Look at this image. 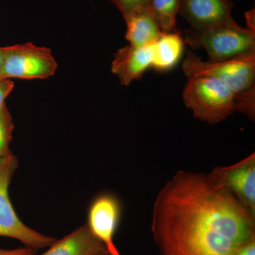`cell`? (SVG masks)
I'll return each instance as SVG.
<instances>
[{"label": "cell", "mask_w": 255, "mask_h": 255, "mask_svg": "<svg viewBox=\"0 0 255 255\" xmlns=\"http://www.w3.org/2000/svg\"><path fill=\"white\" fill-rule=\"evenodd\" d=\"M151 231L160 255H236L255 215L209 173L178 171L156 196Z\"/></svg>", "instance_id": "6da1fadb"}, {"label": "cell", "mask_w": 255, "mask_h": 255, "mask_svg": "<svg viewBox=\"0 0 255 255\" xmlns=\"http://www.w3.org/2000/svg\"><path fill=\"white\" fill-rule=\"evenodd\" d=\"M187 78L206 75L221 80L236 98V112L255 115V51L222 61H204L188 52L182 65Z\"/></svg>", "instance_id": "7a4b0ae2"}, {"label": "cell", "mask_w": 255, "mask_h": 255, "mask_svg": "<svg viewBox=\"0 0 255 255\" xmlns=\"http://www.w3.org/2000/svg\"><path fill=\"white\" fill-rule=\"evenodd\" d=\"M183 99L194 117L210 124L219 123L236 112L233 92L213 77L194 75L188 78Z\"/></svg>", "instance_id": "3957f363"}, {"label": "cell", "mask_w": 255, "mask_h": 255, "mask_svg": "<svg viewBox=\"0 0 255 255\" xmlns=\"http://www.w3.org/2000/svg\"><path fill=\"white\" fill-rule=\"evenodd\" d=\"M183 38L193 49L205 50L211 62L231 59L255 51L254 28L241 26L191 28L185 31Z\"/></svg>", "instance_id": "277c9868"}, {"label": "cell", "mask_w": 255, "mask_h": 255, "mask_svg": "<svg viewBox=\"0 0 255 255\" xmlns=\"http://www.w3.org/2000/svg\"><path fill=\"white\" fill-rule=\"evenodd\" d=\"M18 167L17 157L12 152L0 159V236L14 238L33 249L48 248L56 239L26 226L18 219L10 201L9 184Z\"/></svg>", "instance_id": "5b68a950"}, {"label": "cell", "mask_w": 255, "mask_h": 255, "mask_svg": "<svg viewBox=\"0 0 255 255\" xmlns=\"http://www.w3.org/2000/svg\"><path fill=\"white\" fill-rule=\"evenodd\" d=\"M57 68L50 48L29 42L5 47L1 79H47L55 75Z\"/></svg>", "instance_id": "8992f818"}, {"label": "cell", "mask_w": 255, "mask_h": 255, "mask_svg": "<svg viewBox=\"0 0 255 255\" xmlns=\"http://www.w3.org/2000/svg\"><path fill=\"white\" fill-rule=\"evenodd\" d=\"M209 174L255 215V152L237 163L216 167Z\"/></svg>", "instance_id": "52a82bcc"}, {"label": "cell", "mask_w": 255, "mask_h": 255, "mask_svg": "<svg viewBox=\"0 0 255 255\" xmlns=\"http://www.w3.org/2000/svg\"><path fill=\"white\" fill-rule=\"evenodd\" d=\"M122 205L115 196L104 194L96 198L89 209L87 227L103 243L111 255H121L114 237L122 217Z\"/></svg>", "instance_id": "ba28073f"}, {"label": "cell", "mask_w": 255, "mask_h": 255, "mask_svg": "<svg viewBox=\"0 0 255 255\" xmlns=\"http://www.w3.org/2000/svg\"><path fill=\"white\" fill-rule=\"evenodd\" d=\"M233 6L231 0H182L179 14L194 29L239 26L232 16Z\"/></svg>", "instance_id": "9c48e42d"}, {"label": "cell", "mask_w": 255, "mask_h": 255, "mask_svg": "<svg viewBox=\"0 0 255 255\" xmlns=\"http://www.w3.org/2000/svg\"><path fill=\"white\" fill-rule=\"evenodd\" d=\"M153 43L145 46L129 44L119 49L114 55L112 71L121 84L128 86L134 80L141 78L146 70L152 67Z\"/></svg>", "instance_id": "30bf717a"}, {"label": "cell", "mask_w": 255, "mask_h": 255, "mask_svg": "<svg viewBox=\"0 0 255 255\" xmlns=\"http://www.w3.org/2000/svg\"><path fill=\"white\" fill-rule=\"evenodd\" d=\"M108 253L102 242L94 236L87 224L68 236L55 241L41 255H102Z\"/></svg>", "instance_id": "8fae6325"}, {"label": "cell", "mask_w": 255, "mask_h": 255, "mask_svg": "<svg viewBox=\"0 0 255 255\" xmlns=\"http://www.w3.org/2000/svg\"><path fill=\"white\" fill-rule=\"evenodd\" d=\"M124 19L127 23L126 38L132 46L152 44L162 33L160 26L150 7L136 11Z\"/></svg>", "instance_id": "7c38bea8"}, {"label": "cell", "mask_w": 255, "mask_h": 255, "mask_svg": "<svg viewBox=\"0 0 255 255\" xmlns=\"http://www.w3.org/2000/svg\"><path fill=\"white\" fill-rule=\"evenodd\" d=\"M185 42L178 31L162 32L154 42L152 67L157 71H168L176 66L182 58Z\"/></svg>", "instance_id": "4fadbf2b"}, {"label": "cell", "mask_w": 255, "mask_h": 255, "mask_svg": "<svg viewBox=\"0 0 255 255\" xmlns=\"http://www.w3.org/2000/svg\"><path fill=\"white\" fill-rule=\"evenodd\" d=\"M181 3L182 0H150L149 7L162 31H177L176 21Z\"/></svg>", "instance_id": "5bb4252c"}, {"label": "cell", "mask_w": 255, "mask_h": 255, "mask_svg": "<svg viewBox=\"0 0 255 255\" xmlns=\"http://www.w3.org/2000/svg\"><path fill=\"white\" fill-rule=\"evenodd\" d=\"M14 128L12 117L6 105H4L0 109V159L11 152L9 144Z\"/></svg>", "instance_id": "9a60e30c"}, {"label": "cell", "mask_w": 255, "mask_h": 255, "mask_svg": "<svg viewBox=\"0 0 255 255\" xmlns=\"http://www.w3.org/2000/svg\"><path fill=\"white\" fill-rule=\"evenodd\" d=\"M119 9L124 18L140 10L149 8L150 0H110Z\"/></svg>", "instance_id": "2e32d148"}, {"label": "cell", "mask_w": 255, "mask_h": 255, "mask_svg": "<svg viewBox=\"0 0 255 255\" xmlns=\"http://www.w3.org/2000/svg\"><path fill=\"white\" fill-rule=\"evenodd\" d=\"M14 84L11 80H0V109L5 104V100L12 91Z\"/></svg>", "instance_id": "e0dca14e"}, {"label": "cell", "mask_w": 255, "mask_h": 255, "mask_svg": "<svg viewBox=\"0 0 255 255\" xmlns=\"http://www.w3.org/2000/svg\"><path fill=\"white\" fill-rule=\"evenodd\" d=\"M36 253L37 250L27 247L12 250L0 249V255H36Z\"/></svg>", "instance_id": "ac0fdd59"}, {"label": "cell", "mask_w": 255, "mask_h": 255, "mask_svg": "<svg viewBox=\"0 0 255 255\" xmlns=\"http://www.w3.org/2000/svg\"><path fill=\"white\" fill-rule=\"evenodd\" d=\"M236 255H255V237L243 245Z\"/></svg>", "instance_id": "d6986e66"}, {"label": "cell", "mask_w": 255, "mask_h": 255, "mask_svg": "<svg viewBox=\"0 0 255 255\" xmlns=\"http://www.w3.org/2000/svg\"><path fill=\"white\" fill-rule=\"evenodd\" d=\"M5 53V47H0V80L1 79V72H2L3 63H4Z\"/></svg>", "instance_id": "ffe728a7"}, {"label": "cell", "mask_w": 255, "mask_h": 255, "mask_svg": "<svg viewBox=\"0 0 255 255\" xmlns=\"http://www.w3.org/2000/svg\"><path fill=\"white\" fill-rule=\"evenodd\" d=\"M102 255H111L110 253H106L105 254Z\"/></svg>", "instance_id": "44dd1931"}]
</instances>
